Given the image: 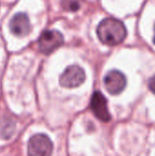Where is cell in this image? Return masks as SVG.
I'll use <instances>...</instances> for the list:
<instances>
[{
    "label": "cell",
    "instance_id": "ba28073f",
    "mask_svg": "<svg viewBox=\"0 0 155 156\" xmlns=\"http://www.w3.org/2000/svg\"><path fill=\"white\" fill-rule=\"evenodd\" d=\"M82 0H61L62 7L66 11H77L81 6Z\"/></svg>",
    "mask_w": 155,
    "mask_h": 156
},
{
    "label": "cell",
    "instance_id": "8992f818",
    "mask_svg": "<svg viewBox=\"0 0 155 156\" xmlns=\"http://www.w3.org/2000/svg\"><path fill=\"white\" fill-rule=\"evenodd\" d=\"M90 107L94 115L102 122H109L111 120V114L108 110L107 100L100 92L95 91L91 97Z\"/></svg>",
    "mask_w": 155,
    "mask_h": 156
},
{
    "label": "cell",
    "instance_id": "6da1fadb",
    "mask_svg": "<svg viewBox=\"0 0 155 156\" xmlns=\"http://www.w3.org/2000/svg\"><path fill=\"white\" fill-rule=\"evenodd\" d=\"M97 34L100 40L108 46H116L122 43L127 36L123 23L116 18L103 19L98 26Z\"/></svg>",
    "mask_w": 155,
    "mask_h": 156
},
{
    "label": "cell",
    "instance_id": "52a82bcc",
    "mask_svg": "<svg viewBox=\"0 0 155 156\" xmlns=\"http://www.w3.org/2000/svg\"><path fill=\"white\" fill-rule=\"evenodd\" d=\"M10 29L17 37H24L30 31V22L26 14L17 13L10 21Z\"/></svg>",
    "mask_w": 155,
    "mask_h": 156
},
{
    "label": "cell",
    "instance_id": "7a4b0ae2",
    "mask_svg": "<svg viewBox=\"0 0 155 156\" xmlns=\"http://www.w3.org/2000/svg\"><path fill=\"white\" fill-rule=\"evenodd\" d=\"M64 42L63 36L57 30H46L38 38V47L42 53L50 54L58 48Z\"/></svg>",
    "mask_w": 155,
    "mask_h": 156
},
{
    "label": "cell",
    "instance_id": "5b68a950",
    "mask_svg": "<svg viewBox=\"0 0 155 156\" xmlns=\"http://www.w3.org/2000/svg\"><path fill=\"white\" fill-rule=\"evenodd\" d=\"M104 86L111 94H119L126 87V78L121 71L111 70L104 78Z\"/></svg>",
    "mask_w": 155,
    "mask_h": 156
},
{
    "label": "cell",
    "instance_id": "9c48e42d",
    "mask_svg": "<svg viewBox=\"0 0 155 156\" xmlns=\"http://www.w3.org/2000/svg\"><path fill=\"white\" fill-rule=\"evenodd\" d=\"M149 88L152 90V92H153L155 94V76H153L152 79H150V80H149Z\"/></svg>",
    "mask_w": 155,
    "mask_h": 156
},
{
    "label": "cell",
    "instance_id": "30bf717a",
    "mask_svg": "<svg viewBox=\"0 0 155 156\" xmlns=\"http://www.w3.org/2000/svg\"><path fill=\"white\" fill-rule=\"evenodd\" d=\"M154 29H155V28H154ZM153 43L155 44V36H154V39H153Z\"/></svg>",
    "mask_w": 155,
    "mask_h": 156
},
{
    "label": "cell",
    "instance_id": "277c9868",
    "mask_svg": "<svg viewBox=\"0 0 155 156\" xmlns=\"http://www.w3.org/2000/svg\"><path fill=\"white\" fill-rule=\"evenodd\" d=\"M86 79L83 69L77 65L68 67L59 78V83L65 88H76L81 85Z\"/></svg>",
    "mask_w": 155,
    "mask_h": 156
},
{
    "label": "cell",
    "instance_id": "3957f363",
    "mask_svg": "<svg viewBox=\"0 0 155 156\" xmlns=\"http://www.w3.org/2000/svg\"><path fill=\"white\" fill-rule=\"evenodd\" d=\"M27 151L29 155H50L53 151V144L47 135L36 134L30 138L27 145Z\"/></svg>",
    "mask_w": 155,
    "mask_h": 156
}]
</instances>
